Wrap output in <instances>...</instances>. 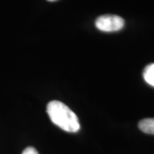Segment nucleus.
Here are the masks:
<instances>
[{"instance_id":"obj_5","label":"nucleus","mask_w":154,"mask_h":154,"mask_svg":"<svg viewBox=\"0 0 154 154\" xmlns=\"http://www.w3.org/2000/svg\"><path fill=\"white\" fill-rule=\"evenodd\" d=\"M22 154H38V151L34 147H32V146H29V147H27L25 149L23 152H22Z\"/></svg>"},{"instance_id":"obj_3","label":"nucleus","mask_w":154,"mask_h":154,"mask_svg":"<svg viewBox=\"0 0 154 154\" xmlns=\"http://www.w3.org/2000/svg\"><path fill=\"white\" fill-rule=\"evenodd\" d=\"M139 128L146 134H154V118H146L139 122Z\"/></svg>"},{"instance_id":"obj_1","label":"nucleus","mask_w":154,"mask_h":154,"mask_svg":"<svg viewBox=\"0 0 154 154\" xmlns=\"http://www.w3.org/2000/svg\"><path fill=\"white\" fill-rule=\"evenodd\" d=\"M47 114L51 122L61 129L69 133H75L80 129L77 116L65 104L57 100L48 103Z\"/></svg>"},{"instance_id":"obj_4","label":"nucleus","mask_w":154,"mask_h":154,"mask_svg":"<svg viewBox=\"0 0 154 154\" xmlns=\"http://www.w3.org/2000/svg\"><path fill=\"white\" fill-rule=\"evenodd\" d=\"M143 76L145 81L148 83L149 85L154 87V63H151L145 68Z\"/></svg>"},{"instance_id":"obj_2","label":"nucleus","mask_w":154,"mask_h":154,"mask_svg":"<svg viewBox=\"0 0 154 154\" xmlns=\"http://www.w3.org/2000/svg\"><path fill=\"white\" fill-rule=\"evenodd\" d=\"M125 25L123 18L116 15H104L98 17L95 21V26L102 32H116L122 29Z\"/></svg>"},{"instance_id":"obj_6","label":"nucleus","mask_w":154,"mask_h":154,"mask_svg":"<svg viewBox=\"0 0 154 154\" xmlns=\"http://www.w3.org/2000/svg\"><path fill=\"white\" fill-rule=\"evenodd\" d=\"M47 1H50V2H53V1H57V0H47Z\"/></svg>"}]
</instances>
